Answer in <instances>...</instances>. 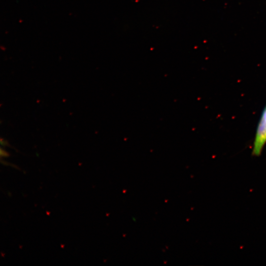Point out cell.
<instances>
[{"label": "cell", "instance_id": "obj_1", "mask_svg": "<svg viewBox=\"0 0 266 266\" xmlns=\"http://www.w3.org/2000/svg\"><path fill=\"white\" fill-rule=\"evenodd\" d=\"M266 144V105L263 109L258 124L253 145L252 155L259 156Z\"/></svg>", "mask_w": 266, "mask_h": 266}, {"label": "cell", "instance_id": "obj_2", "mask_svg": "<svg viewBox=\"0 0 266 266\" xmlns=\"http://www.w3.org/2000/svg\"><path fill=\"white\" fill-rule=\"evenodd\" d=\"M0 155L1 157H5L8 156V154L4 150H3L1 148L0 149Z\"/></svg>", "mask_w": 266, "mask_h": 266}, {"label": "cell", "instance_id": "obj_3", "mask_svg": "<svg viewBox=\"0 0 266 266\" xmlns=\"http://www.w3.org/2000/svg\"><path fill=\"white\" fill-rule=\"evenodd\" d=\"M0 142H1V144L3 145V146H5V145H7V142H6V141L3 139H1L0 140Z\"/></svg>", "mask_w": 266, "mask_h": 266}]
</instances>
